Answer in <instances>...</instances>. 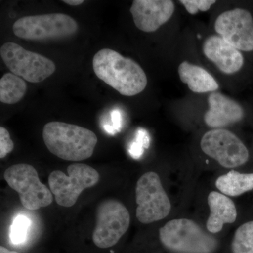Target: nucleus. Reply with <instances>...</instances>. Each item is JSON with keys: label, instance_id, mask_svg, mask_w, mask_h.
<instances>
[{"label": "nucleus", "instance_id": "nucleus-28", "mask_svg": "<svg viewBox=\"0 0 253 253\" xmlns=\"http://www.w3.org/2000/svg\"></svg>", "mask_w": 253, "mask_h": 253}, {"label": "nucleus", "instance_id": "nucleus-5", "mask_svg": "<svg viewBox=\"0 0 253 253\" xmlns=\"http://www.w3.org/2000/svg\"><path fill=\"white\" fill-rule=\"evenodd\" d=\"M42 137L51 154L68 161L90 158L98 142L97 136L92 131L59 121L46 123L43 128Z\"/></svg>", "mask_w": 253, "mask_h": 253}, {"label": "nucleus", "instance_id": "nucleus-24", "mask_svg": "<svg viewBox=\"0 0 253 253\" xmlns=\"http://www.w3.org/2000/svg\"><path fill=\"white\" fill-rule=\"evenodd\" d=\"M111 119H112L113 126L117 131H121V115L120 111L114 110L111 112Z\"/></svg>", "mask_w": 253, "mask_h": 253}, {"label": "nucleus", "instance_id": "nucleus-18", "mask_svg": "<svg viewBox=\"0 0 253 253\" xmlns=\"http://www.w3.org/2000/svg\"><path fill=\"white\" fill-rule=\"evenodd\" d=\"M228 253H253V206L244 211L242 217L227 236Z\"/></svg>", "mask_w": 253, "mask_h": 253}, {"label": "nucleus", "instance_id": "nucleus-26", "mask_svg": "<svg viewBox=\"0 0 253 253\" xmlns=\"http://www.w3.org/2000/svg\"><path fill=\"white\" fill-rule=\"evenodd\" d=\"M104 128L105 131H106V132L109 133L110 134H115L117 132V131L115 129V128L113 127V126H109V125H106V126H104Z\"/></svg>", "mask_w": 253, "mask_h": 253}, {"label": "nucleus", "instance_id": "nucleus-8", "mask_svg": "<svg viewBox=\"0 0 253 253\" xmlns=\"http://www.w3.org/2000/svg\"><path fill=\"white\" fill-rule=\"evenodd\" d=\"M68 176L59 170L49 174V186L55 201L63 207H72L83 191L99 181V172L84 163H73L67 168Z\"/></svg>", "mask_w": 253, "mask_h": 253}, {"label": "nucleus", "instance_id": "nucleus-20", "mask_svg": "<svg viewBox=\"0 0 253 253\" xmlns=\"http://www.w3.org/2000/svg\"><path fill=\"white\" fill-rule=\"evenodd\" d=\"M31 220L26 216L19 214L15 218L10 227L9 238L15 245L23 244L27 239Z\"/></svg>", "mask_w": 253, "mask_h": 253}, {"label": "nucleus", "instance_id": "nucleus-10", "mask_svg": "<svg viewBox=\"0 0 253 253\" xmlns=\"http://www.w3.org/2000/svg\"><path fill=\"white\" fill-rule=\"evenodd\" d=\"M0 56L11 73L29 83H41L56 71L55 63L51 60L25 49L16 43L3 44Z\"/></svg>", "mask_w": 253, "mask_h": 253}, {"label": "nucleus", "instance_id": "nucleus-29", "mask_svg": "<svg viewBox=\"0 0 253 253\" xmlns=\"http://www.w3.org/2000/svg\"></svg>", "mask_w": 253, "mask_h": 253}, {"label": "nucleus", "instance_id": "nucleus-21", "mask_svg": "<svg viewBox=\"0 0 253 253\" xmlns=\"http://www.w3.org/2000/svg\"><path fill=\"white\" fill-rule=\"evenodd\" d=\"M179 2L191 15L207 12L217 4L215 0H180Z\"/></svg>", "mask_w": 253, "mask_h": 253}, {"label": "nucleus", "instance_id": "nucleus-25", "mask_svg": "<svg viewBox=\"0 0 253 253\" xmlns=\"http://www.w3.org/2000/svg\"><path fill=\"white\" fill-rule=\"evenodd\" d=\"M65 4L71 5V6H79L84 2L83 0H63Z\"/></svg>", "mask_w": 253, "mask_h": 253}, {"label": "nucleus", "instance_id": "nucleus-13", "mask_svg": "<svg viewBox=\"0 0 253 253\" xmlns=\"http://www.w3.org/2000/svg\"><path fill=\"white\" fill-rule=\"evenodd\" d=\"M207 109L201 116V130L204 129H234L241 124L246 117L242 105L220 91L207 94Z\"/></svg>", "mask_w": 253, "mask_h": 253}, {"label": "nucleus", "instance_id": "nucleus-14", "mask_svg": "<svg viewBox=\"0 0 253 253\" xmlns=\"http://www.w3.org/2000/svg\"><path fill=\"white\" fill-rule=\"evenodd\" d=\"M204 59L224 76H234L245 66L244 54L214 33L205 36L201 44Z\"/></svg>", "mask_w": 253, "mask_h": 253}, {"label": "nucleus", "instance_id": "nucleus-15", "mask_svg": "<svg viewBox=\"0 0 253 253\" xmlns=\"http://www.w3.org/2000/svg\"><path fill=\"white\" fill-rule=\"evenodd\" d=\"M129 10L136 27L150 33L170 21L176 6L171 0H134Z\"/></svg>", "mask_w": 253, "mask_h": 253}, {"label": "nucleus", "instance_id": "nucleus-7", "mask_svg": "<svg viewBox=\"0 0 253 253\" xmlns=\"http://www.w3.org/2000/svg\"><path fill=\"white\" fill-rule=\"evenodd\" d=\"M78 31L76 20L60 13L24 16L13 26L15 36L31 41L67 39L75 36Z\"/></svg>", "mask_w": 253, "mask_h": 253}, {"label": "nucleus", "instance_id": "nucleus-16", "mask_svg": "<svg viewBox=\"0 0 253 253\" xmlns=\"http://www.w3.org/2000/svg\"><path fill=\"white\" fill-rule=\"evenodd\" d=\"M177 73L181 83L194 94H208L219 91L217 80L200 65L184 60L179 63Z\"/></svg>", "mask_w": 253, "mask_h": 253}, {"label": "nucleus", "instance_id": "nucleus-3", "mask_svg": "<svg viewBox=\"0 0 253 253\" xmlns=\"http://www.w3.org/2000/svg\"><path fill=\"white\" fill-rule=\"evenodd\" d=\"M92 64L96 76L123 96H136L147 86V76L140 65L115 50H100Z\"/></svg>", "mask_w": 253, "mask_h": 253}, {"label": "nucleus", "instance_id": "nucleus-27", "mask_svg": "<svg viewBox=\"0 0 253 253\" xmlns=\"http://www.w3.org/2000/svg\"><path fill=\"white\" fill-rule=\"evenodd\" d=\"M0 253H19L16 251H10V250L6 249L4 246H0Z\"/></svg>", "mask_w": 253, "mask_h": 253}, {"label": "nucleus", "instance_id": "nucleus-23", "mask_svg": "<svg viewBox=\"0 0 253 253\" xmlns=\"http://www.w3.org/2000/svg\"><path fill=\"white\" fill-rule=\"evenodd\" d=\"M14 144L6 128L0 127V158H4L13 151Z\"/></svg>", "mask_w": 253, "mask_h": 253}, {"label": "nucleus", "instance_id": "nucleus-1", "mask_svg": "<svg viewBox=\"0 0 253 253\" xmlns=\"http://www.w3.org/2000/svg\"><path fill=\"white\" fill-rule=\"evenodd\" d=\"M194 148V167L199 171L253 172L252 150L234 129L200 130Z\"/></svg>", "mask_w": 253, "mask_h": 253}, {"label": "nucleus", "instance_id": "nucleus-12", "mask_svg": "<svg viewBox=\"0 0 253 253\" xmlns=\"http://www.w3.org/2000/svg\"><path fill=\"white\" fill-rule=\"evenodd\" d=\"M214 33L242 53L253 51V16L241 7L224 10L213 23Z\"/></svg>", "mask_w": 253, "mask_h": 253}, {"label": "nucleus", "instance_id": "nucleus-17", "mask_svg": "<svg viewBox=\"0 0 253 253\" xmlns=\"http://www.w3.org/2000/svg\"><path fill=\"white\" fill-rule=\"evenodd\" d=\"M212 187L231 199L253 192V172L231 170L216 173Z\"/></svg>", "mask_w": 253, "mask_h": 253}, {"label": "nucleus", "instance_id": "nucleus-19", "mask_svg": "<svg viewBox=\"0 0 253 253\" xmlns=\"http://www.w3.org/2000/svg\"><path fill=\"white\" fill-rule=\"evenodd\" d=\"M27 84L14 73H6L0 80V101L3 104H15L24 97Z\"/></svg>", "mask_w": 253, "mask_h": 253}, {"label": "nucleus", "instance_id": "nucleus-22", "mask_svg": "<svg viewBox=\"0 0 253 253\" xmlns=\"http://www.w3.org/2000/svg\"><path fill=\"white\" fill-rule=\"evenodd\" d=\"M150 139L148 133L144 129H139L136 134V139L130 145L129 152L131 157L139 159L144 154V149L149 147Z\"/></svg>", "mask_w": 253, "mask_h": 253}, {"label": "nucleus", "instance_id": "nucleus-6", "mask_svg": "<svg viewBox=\"0 0 253 253\" xmlns=\"http://www.w3.org/2000/svg\"><path fill=\"white\" fill-rule=\"evenodd\" d=\"M198 212L195 214L210 234L226 238L242 217L241 211L234 199L217 189L205 188L195 192Z\"/></svg>", "mask_w": 253, "mask_h": 253}, {"label": "nucleus", "instance_id": "nucleus-9", "mask_svg": "<svg viewBox=\"0 0 253 253\" xmlns=\"http://www.w3.org/2000/svg\"><path fill=\"white\" fill-rule=\"evenodd\" d=\"M8 185L19 194L23 207L37 211L52 204L51 190L40 180L38 172L33 166L26 163L10 166L4 172Z\"/></svg>", "mask_w": 253, "mask_h": 253}, {"label": "nucleus", "instance_id": "nucleus-4", "mask_svg": "<svg viewBox=\"0 0 253 253\" xmlns=\"http://www.w3.org/2000/svg\"><path fill=\"white\" fill-rule=\"evenodd\" d=\"M136 217L143 224L163 222L180 212L176 199L169 192L159 173L141 174L135 186Z\"/></svg>", "mask_w": 253, "mask_h": 253}, {"label": "nucleus", "instance_id": "nucleus-11", "mask_svg": "<svg viewBox=\"0 0 253 253\" xmlns=\"http://www.w3.org/2000/svg\"><path fill=\"white\" fill-rule=\"evenodd\" d=\"M130 213L121 201L107 200L97 208L96 224L93 231L95 246L101 249L116 246L130 226Z\"/></svg>", "mask_w": 253, "mask_h": 253}, {"label": "nucleus", "instance_id": "nucleus-2", "mask_svg": "<svg viewBox=\"0 0 253 253\" xmlns=\"http://www.w3.org/2000/svg\"><path fill=\"white\" fill-rule=\"evenodd\" d=\"M184 212L163 221L158 228L161 253H228L227 237L212 235L195 214Z\"/></svg>", "mask_w": 253, "mask_h": 253}]
</instances>
